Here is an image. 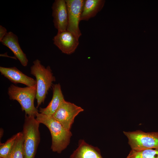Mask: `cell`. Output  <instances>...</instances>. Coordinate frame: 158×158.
I'll return each mask as SVG.
<instances>
[{
    "mask_svg": "<svg viewBox=\"0 0 158 158\" xmlns=\"http://www.w3.org/2000/svg\"><path fill=\"white\" fill-rule=\"evenodd\" d=\"M36 119L40 123L45 125L49 129L51 137V149L54 152L61 153L70 143L72 133L66 129L53 116L40 112L36 115Z\"/></svg>",
    "mask_w": 158,
    "mask_h": 158,
    "instance_id": "obj_1",
    "label": "cell"
},
{
    "mask_svg": "<svg viewBox=\"0 0 158 158\" xmlns=\"http://www.w3.org/2000/svg\"><path fill=\"white\" fill-rule=\"evenodd\" d=\"M33 63L30 67V72L36 78V99L37 108L44 103L48 91L52 88L53 82L56 81V78L49 66L45 67L42 64L40 61L37 59L33 61Z\"/></svg>",
    "mask_w": 158,
    "mask_h": 158,
    "instance_id": "obj_2",
    "label": "cell"
},
{
    "mask_svg": "<svg viewBox=\"0 0 158 158\" xmlns=\"http://www.w3.org/2000/svg\"><path fill=\"white\" fill-rule=\"evenodd\" d=\"M7 93L10 100H16L19 103L25 115L36 116L38 112L37 108L34 105L37 94L36 84L24 87L11 84L8 88Z\"/></svg>",
    "mask_w": 158,
    "mask_h": 158,
    "instance_id": "obj_3",
    "label": "cell"
},
{
    "mask_svg": "<svg viewBox=\"0 0 158 158\" xmlns=\"http://www.w3.org/2000/svg\"><path fill=\"white\" fill-rule=\"evenodd\" d=\"M40 123L34 116L25 115L22 131L24 158H34L40 140Z\"/></svg>",
    "mask_w": 158,
    "mask_h": 158,
    "instance_id": "obj_4",
    "label": "cell"
},
{
    "mask_svg": "<svg viewBox=\"0 0 158 158\" xmlns=\"http://www.w3.org/2000/svg\"><path fill=\"white\" fill-rule=\"evenodd\" d=\"M131 150L138 151L148 149H158V132H145L138 130L123 131Z\"/></svg>",
    "mask_w": 158,
    "mask_h": 158,
    "instance_id": "obj_5",
    "label": "cell"
},
{
    "mask_svg": "<svg viewBox=\"0 0 158 158\" xmlns=\"http://www.w3.org/2000/svg\"><path fill=\"white\" fill-rule=\"evenodd\" d=\"M84 110L81 107L65 100L52 116L66 129L70 130L75 117Z\"/></svg>",
    "mask_w": 158,
    "mask_h": 158,
    "instance_id": "obj_6",
    "label": "cell"
},
{
    "mask_svg": "<svg viewBox=\"0 0 158 158\" xmlns=\"http://www.w3.org/2000/svg\"><path fill=\"white\" fill-rule=\"evenodd\" d=\"M68 10V22L67 30L78 39L82 34L79 28L84 0H65Z\"/></svg>",
    "mask_w": 158,
    "mask_h": 158,
    "instance_id": "obj_7",
    "label": "cell"
},
{
    "mask_svg": "<svg viewBox=\"0 0 158 158\" xmlns=\"http://www.w3.org/2000/svg\"><path fill=\"white\" fill-rule=\"evenodd\" d=\"M54 44L62 53L70 55L74 53L79 44V39L71 32H58L53 39Z\"/></svg>",
    "mask_w": 158,
    "mask_h": 158,
    "instance_id": "obj_8",
    "label": "cell"
},
{
    "mask_svg": "<svg viewBox=\"0 0 158 158\" xmlns=\"http://www.w3.org/2000/svg\"><path fill=\"white\" fill-rule=\"evenodd\" d=\"M51 8L54 25L58 32L66 30L68 16L65 0H55L52 4Z\"/></svg>",
    "mask_w": 158,
    "mask_h": 158,
    "instance_id": "obj_9",
    "label": "cell"
},
{
    "mask_svg": "<svg viewBox=\"0 0 158 158\" xmlns=\"http://www.w3.org/2000/svg\"><path fill=\"white\" fill-rule=\"evenodd\" d=\"M0 72L2 75L14 84L21 83L28 87L36 84L35 80L23 73L15 67L0 66Z\"/></svg>",
    "mask_w": 158,
    "mask_h": 158,
    "instance_id": "obj_10",
    "label": "cell"
},
{
    "mask_svg": "<svg viewBox=\"0 0 158 158\" xmlns=\"http://www.w3.org/2000/svg\"><path fill=\"white\" fill-rule=\"evenodd\" d=\"M1 42L12 51L23 66L26 67L27 66L28 59L20 46L18 38L16 35L12 32H9Z\"/></svg>",
    "mask_w": 158,
    "mask_h": 158,
    "instance_id": "obj_11",
    "label": "cell"
},
{
    "mask_svg": "<svg viewBox=\"0 0 158 158\" xmlns=\"http://www.w3.org/2000/svg\"><path fill=\"white\" fill-rule=\"evenodd\" d=\"M69 158H103L100 150L86 142L83 139L78 141V147Z\"/></svg>",
    "mask_w": 158,
    "mask_h": 158,
    "instance_id": "obj_12",
    "label": "cell"
},
{
    "mask_svg": "<svg viewBox=\"0 0 158 158\" xmlns=\"http://www.w3.org/2000/svg\"><path fill=\"white\" fill-rule=\"evenodd\" d=\"M52 88L53 94L51 101L46 107L40 108L39 110L40 113L50 116H53L65 100L59 83L53 84Z\"/></svg>",
    "mask_w": 158,
    "mask_h": 158,
    "instance_id": "obj_13",
    "label": "cell"
},
{
    "mask_svg": "<svg viewBox=\"0 0 158 158\" xmlns=\"http://www.w3.org/2000/svg\"><path fill=\"white\" fill-rule=\"evenodd\" d=\"M105 1L103 0H86L81 16V20H88L97 14L102 8Z\"/></svg>",
    "mask_w": 158,
    "mask_h": 158,
    "instance_id": "obj_14",
    "label": "cell"
},
{
    "mask_svg": "<svg viewBox=\"0 0 158 158\" xmlns=\"http://www.w3.org/2000/svg\"><path fill=\"white\" fill-rule=\"evenodd\" d=\"M18 135L10 152L5 158H24L23 151V137L22 132Z\"/></svg>",
    "mask_w": 158,
    "mask_h": 158,
    "instance_id": "obj_15",
    "label": "cell"
},
{
    "mask_svg": "<svg viewBox=\"0 0 158 158\" xmlns=\"http://www.w3.org/2000/svg\"><path fill=\"white\" fill-rule=\"evenodd\" d=\"M126 158H158V149H148L138 151L131 150Z\"/></svg>",
    "mask_w": 158,
    "mask_h": 158,
    "instance_id": "obj_16",
    "label": "cell"
},
{
    "mask_svg": "<svg viewBox=\"0 0 158 158\" xmlns=\"http://www.w3.org/2000/svg\"><path fill=\"white\" fill-rule=\"evenodd\" d=\"M18 133L8 139L0 146V157L6 158L11 151L18 135Z\"/></svg>",
    "mask_w": 158,
    "mask_h": 158,
    "instance_id": "obj_17",
    "label": "cell"
},
{
    "mask_svg": "<svg viewBox=\"0 0 158 158\" xmlns=\"http://www.w3.org/2000/svg\"><path fill=\"white\" fill-rule=\"evenodd\" d=\"M6 29L1 25H0V42H1L3 38L7 33Z\"/></svg>",
    "mask_w": 158,
    "mask_h": 158,
    "instance_id": "obj_18",
    "label": "cell"
}]
</instances>
